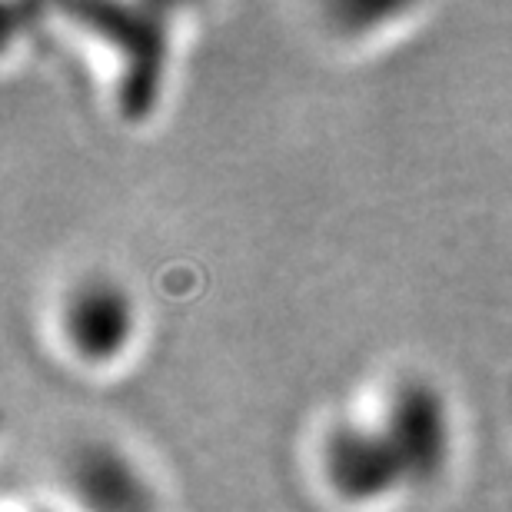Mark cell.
<instances>
[{"instance_id": "cell-1", "label": "cell", "mask_w": 512, "mask_h": 512, "mask_svg": "<svg viewBox=\"0 0 512 512\" xmlns=\"http://www.w3.org/2000/svg\"><path fill=\"white\" fill-rule=\"evenodd\" d=\"M67 14L117 54V104L127 120H147L163 97L170 60V10L147 4H74Z\"/></svg>"}, {"instance_id": "cell-2", "label": "cell", "mask_w": 512, "mask_h": 512, "mask_svg": "<svg viewBox=\"0 0 512 512\" xmlns=\"http://www.w3.org/2000/svg\"><path fill=\"white\" fill-rule=\"evenodd\" d=\"M380 426L396 449L406 483H429L446 469L453 449L449 406L443 393L423 376H406L389 389Z\"/></svg>"}, {"instance_id": "cell-3", "label": "cell", "mask_w": 512, "mask_h": 512, "mask_svg": "<svg viewBox=\"0 0 512 512\" xmlns=\"http://www.w3.org/2000/svg\"><path fill=\"white\" fill-rule=\"evenodd\" d=\"M323 476L343 503L370 506L406 483L393 443L383 426L336 423L323 439Z\"/></svg>"}, {"instance_id": "cell-4", "label": "cell", "mask_w": 512, "mask_h": 512, "mask_svg": "<svg viewBox=\"0 0 512 512\" xmlns=\"http://www.w3.org/2000/svg\"><path fill=\"white\" fill-rule=\"evenodd\" d=\"M137 330V306L114 276H87L60 306V333L84 363H110L127 350Z\"/></svg>"}, {"instance_id": "cell-5", "label": "cell", "mask_w": 512, "mask_h": 512, "mask_svg": "<svg viewBox=\"0 0 512 512\" xmlns=\"http://www.w3.org/2000/svg\"><path fill=\"white\" fill-rule=\"evenodd\" d=\"M64 476L84 512H157V496L143 469L107 439H84L70 449Z\"/></svg>"}, {"instance_id": "cell-6", "label": "cell", "mask_w": 512, "mask_h": 512, "mask_svg": "<svg viewBox=\"0 0 512 512\" xmlns=\"http://www.w3.org/2000/svg\"><path fill=\"white\" fill-rule=\"evenodd\" d=\"M37 512H47V509H37Z\"/></svg>"}]
</instances>
